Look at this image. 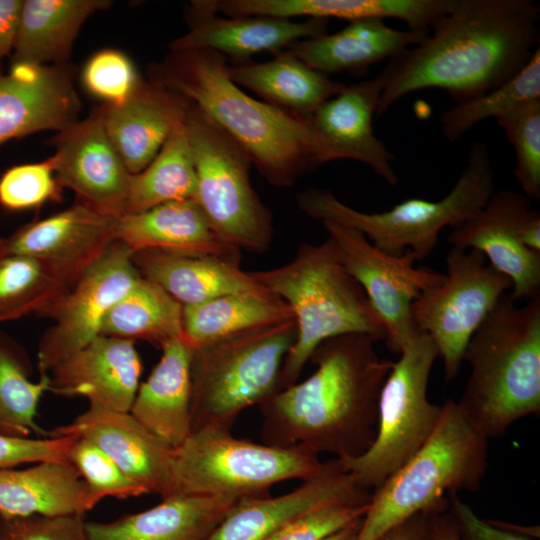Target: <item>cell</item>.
Listing matches in <instances>:
<instances>
[{
  "mask_svg": "<svg viewBox=\"0 0 540 540\" xmlns=\"http://www.w3.org/2000/svg\"><path fill=\"white\" fill-rule=\"evenodd\" d=\"M539 15L531 0H455L421 43L381 71L376 114L422 89H443L458 103L501 85L539 48Z\"/></svg>",
  "mask_w": 540,
  "mask_h": 540,
  "instance_id": "obj_1",
  "label": "cell"
},
{
  "mask_svg": "<svg viewBox=\"0 0 540 540\" xmlns=\"http://www.w3.org/2000/svg\"><path fill=\"white\" fill-rule=\"evenodd\" d=\"M363 334L328 339L313 352L315 371L258 405L262 443L302 445L336 458L356 457L373 443L382 386L393 362Z\"/></svg>",
  "mask_w": 540,
  "mask_h": 540,
  "instance_id": "obj_2",
  "label": "cell"
},
{
  "mask_svg": "<svg viewBox=\"0 0 540 540\" xmlns=\"http://www.w3.org/2000/svg\"><path fill=\"white\" fill-rule=\"evenodd\" d=\"M227 60L206 49L171 52L154 79L214 121L277 188H289L305 173L337 160L310 121L242 91L228 75Z\"/></svg>",
  "mask_w": 540,
  "mask_h": 540,
  "instance_id": "obj_3",
  "label": "cell"
},
{
  "mask_svg": "<svg viewBox=\"0 0 540 540\" xmlns=\"http://www.w3.org/2000/svg\"><path fill=\"white\" fill-rule=\"evenodd\" d=\"M470 375L457 402L487 440L540 412V295H503L467 344Z\"/></svg>",
  "mask_w": 540,
  "mask_h": 540,
  "instance_id": "obj_4",
  "label": "cell"
},
{
  "mask_svg": "<svg viewBox=\"0 0 540 540\" xmlns=\"http://www.w3.org/2000/svg\"><path fill=\"white\" fill-rule=\"evenodd\" d=\"M251 273L286 302L296 324L278 391L297 382L313 352L328 339L363 334L386 340L384 324L362 287L339 262L328 238L319 244L301 243L288 263Z\"/></svg>",
  "mask_w": 540,
  "mask_h": 540,
  "instance_id": "obj_5",
  "label": "cell"
},
{
  "mask_svg": "<svg viewBox=\"0 0 540 540\" xmlns=\"http://www.w3.org/2000/svg\"><path fill=\"white\" fill-rule=\"evenodd\" d=\"M488 440L447 400L426 442L374 490L357 540H377L409 517L448 505V496L480 489Z\"/></svg>",
  "mask_w": 540,
  "mask_h": 540,
  "instance_id": "obj_6",
  "label": "cell"
},
{
  "mask_svg": "<svg viewBox=\"0 0 540 540\" xmlns=\"http://www.w3.org/2000/svg\"><path fill=\"white\" fill-rule=\"evenodd\" d=\"M494 192L489 149L483 142H475L466 168L450 192L439 201L411 198L390 210L367 213L341 202L329 190L309 188L297 195V205L313 219L358 230L385 253L401 255L409 250L418 261L431 254L444 228L460 227Z\"/></svg>",
  "mask_w": 540,
  "mask_h": 540,
  "instance_id": "obj_7",
  "label": "cell"
},
{
  "mask_svg": "<svg viewBox=\"0 0 540 540\" xmlns=\"http://www.w3.org/2000/svg\"><path fill=\"white\" fill-rule=\"evenodd\" d=\"M323 463L319 454L302 445L276 447L237 438L231 430L205 427L174 448L171 487L166 498L264 497L277 483L315 477Z\"/></svg>",
  "mask_w": 540,
  "mask_h": 540,
  "instance_id": "obj_8",
  "label": "cell"
},
{
  "mask_svg": "<svg viewBox=\"0 0 540 540\" xmlns=\"http://www.w3.org/2000/svg\"><path fill=\"white\" fill-rule=\"evenodd\" d=\"M295 338L291 319L193 350L191 431L231 430L242 411L275 394Z\"/></svg>",
  "mask_w": 540,
  "mask_h": 540,
  "instance_id": "obj_9",
  "label": "cell"
},
{
  "mask_svg": "<svg viewBox=\"0 0 540 540\" xmlns=\"http://www.w3.org/2000/svg\"><path fill=\"white\" fill-rule=\"evenodd\" d=\"M185 130L196 173L195 200L215 233L239 250L265 253L273 240V218L251 184L249 155L190 103Z\"/></svg>",
  "mask_w": 540,
  "mask_h": 540,
  "instance_id": "obj_10",
  "label": "cell"
},
{
  "mask_svg": "<svg viewBox=\"0 0 540 540\" xmlns=\"http://www.w3.org/2000/svg\"><path fill=\"white\" fill-rule=\"evenodd\" d=\"M382 386L372 445L361 455L338 459L355 482L376 489L426 442L442 413L427 386L438 357L430 336L418 330L402 347Z\"/></svg>",
  "mask_w": 540,
  "mask_h": 540,
  "instance_id": "obj_11",
  "label": "cell"
},
{
  "mask_svg": "<svg viewBox=\"0 0 540 540\" xmlns=\"http://www.w3.org/2000/svg\"><path fill=\"white\" fill-rule=\"evenodd\" d=\"M511 288V280L481 252L452 248L443 281L412 303L413 321L433 340L446 381L458 375L471 337Z\"/></svg>",
  "mask_w": 540,
  "mask_h": 540,
  "instance_id": "obj_12",
  "label": "cell"
},
{
  "mask_svg": "<svg viewBox=\"0 0 540 540\" xmlns=\"http://www.w3.org/2000/svg\"><path fill=\"white\" fill-rule=\"evenodd\" d=\"M339 262L362 287L386 329V343L400 353L419 330L412 318V303L440 284L444 274L416 268L411 251L391 255L372 245L358 230L322 222Z\"/></svg>",
  "mask_w": 540,
  "mask_h": 540,
  "instance_id": "obj_13",
  "label": "cell"
},
{
  "mask_svg": "<svg viewBox=\"0 0 540 540\" xmlns=\"http://www.w3.org/2000/svg\"><path fill=\"white\" fill-rule=\"evenodd\" d=\"M140 278L132 252L114 241L105 252L42 315L53 325L42 335L37 351L40 374L101 336L109 310Z\"/></svg>",
  "mask_w": 540,
  "mask_h": 540,
  "instance_id": "obj_14",
  "label": "cell"
},
{
  "mask_svg": "<svg viewBox=\"0 0 540 540\" xmlns=\"http://www.w3.org/2000/svg\"><path fill=\"white\" fill-rule=\"evenodd\" d=\"M540 225L539 211L530 208L524 194L500 190L447 241L452 248L481 252L489 264L512 282V300L540 295V253L524 244L528 233Z\"/></svg>",
  "mask_w": 540,
  "mask_h": 540,
  "instance_id": "obj_15",
  "label": "cell"
},
{
  "mask_svg": "<svg viewBox=\"0 0 540 540\" xmlns=\"http://www.w3.org/2000/svg\"><path fill=\"white\" fill-rule=\"evenodd\" d=\"M50 157L62 188L112 218L125 214L131 173L110 141L99 109L59 132Z\"/></svg>",
  "mask_w": 540,
  "mask_h": 540,
  "instance_id": "obj_16",
  "label": "cell"
},
{
  "mask_svg": "<svg viewBox=\"0 0 540 540\" xmlns=\"http://www.w3.org/2000/svg\"><path fill=\"white\" fill-rule=\"evenodd\" d=\"M115 222L78 201L0 238V252L38 258L72 285L115 241Z\"/></svg>",
  "mask_w": 540,
  "mask_h": 540,
  "instance_id": "obj_17",
  "label": "cell"
},
{
  "mask_svg": "<svg viewBox=\"0 0 540 540\" xmlns=\"http://www.w3.org/2000/svg\"><path fill=\"white\" fill-rule=\"evenodd\" d=\"M371 495L335 458L290 492L239 500L206 540H266L304 513L331 504H367Z\"/></svg>",
  "mask_w": 540,
  "mask_h": 540,
  "instance_id": "obj_18",
  "label": "cell"
},
{
  "mask_svg": "<svg viewBox=\"0 0 540 540\" xmlns=\"http://www.w3.org/2000/svg\"><path fill=\"white\" fill-rule=\"evenodd\" d=\"M80 103L62 65L12 63L0 69V144L32 133L61 132L78 121Z\"/></svg>",
  "mask_w": 540,
  "mask_h": 540,
  "instance_id": "obj_19",
  "label": "cell"
},
{
  "mask_svg": "<svg viewBox=\"0 0 540 540\" xmlns=\"http://www.w3.org/2000/svg\"><path fill=\"white\" fill-rule=\"evenodd\" d=\"M191 20L189 31L168 45L171 52L206 49L240 63L256 53L275 54L297 41L326 34L328 26V20L314 18L305 21L267 16L222 18L217 15L215 0L193 1Z\"/></svg>",
  "mask_w": 540,
  "mask_h": 540,
  "instance_id": "obj_20",
  "label": "cell"
},
{
  "mask_svg": "<svg viewBox=\"0 0 540 540\" xmlns=\"http://www.w3.org/2000/svg\"><path fill=\"white\" fill-rule=\"evenodd\" d=\"M76 435L107 453L148 493L168 496L174 448L146 430L129 412L89 405L72 422L48 431L49 437Z\"/></svg>",
  "mask_w": 540,
  "mask_h": 540,
  "instance_id": "obj_21",
  "label": "cell"
},
{
  "mask_svg": "<svg viewBox=\"0 0 540 540\" xmlns=\"http://www.w3.org/2000/svg\"><path fill=\"white\" fill-rule=\"evenodd\" d=\"M141 373L133 341L99 336L47 373L48 392L84 396L91 406L129 412Z\"/></svg>",
  "mask_w": 540,
  "mask_h": 540,
  "instance_id": "obj_22",
  "label": "cell"
},
{
  "mask_svg": "<svg viewBox=\"0 0 540 540\" xmlns=\"http://www.w3.org/2000/svg\"><path fill=\"white\" fill-rule=\"evenodd\" d=\"M189 103L158 80H140L122 103L99 108L105 131L131 174L142 171L173 130L185 121Z\"/></svg>",
  "mask_w": 540,
  "mask_h": 540,
  "instance_id": "obj_23",
  "label": "cell"
},
{
  "mask_svg": "<svg viewBox=\"0 0 540 540\" xmlns=\"http://www.w3.org/2000/svg\"><path fill=\"white\" fill-rule=\"evenodd\" d=\"M383 87V76L344 85L322 103L310 123L338 159H353L369 166L390 185L398 183L393 154L373 131V117Z\"/></svg>",
  "mask_w": 540,
  "mask_h": 540,
  "instance_id": "obj_24",
  "label": "cell"
},
{
  "mask_svg": "<svg viewBox=\"0 0 540 540\" xmlns=\"http://www.w3.org/2000/svg\"><path fill=\"white\" fill-rule=\"evenodd\" d=\"M115 241L133 253L160 251L240 261V250L215 233L195 199L167 202L116 218Z\"/></svg>",
  "mask_w": 540,
  "mask_h": 540,
  "instance_id": "obj_25",
  "label": "cell"
},
{
  "mask_svg": "<svg viewBox=\"0 0 540 540\" xmlns=\"http://www.w3.org/2000/svg\"><path fill=\"white\" fill-rule=\"evenodd\" d=\"M239 499L179 495L110 522L85 523V540H206Z\"/></svg>",
  "mask_w": 540,
  "mask_h": 540,
  "instance_id": "obj_26",
  "label": "cell"
},
{
  "mask_svg": "<svg viewBox=\"0 0 540 540\" xmlns=\"http://www.w3.org/2000/svg\"><path fill=\"white\" fill-rule=\"evenodd\" d=\"M141 277L157 284L182 306L234 293L272 294L240 267L239 260L160 251L132 254Z\"/></svg>",
  "mask_w": 540,
  "mask_h": 540,
  "instance_id": "obj_27",
  "label": "cell"
},
{
  "mask_svg": "<svg viewBox=\"0 0 540 540\" xmlns=\"http://www.w3.org/2000/svg\"><path fill=\"white\" fill-rule=\"evenodd\" d=\"M162 355L139 385L129 413L150 433L177 448L191 431L193 350L182 339L161 347Z\"/></svg>",
  "mask_w": 540,
  "mask_h": 540,
  "instance_id": "obj_28",
  "label": "cell"
},
{
  "mask_svg": "<svg viewBox=\"0 0 540 540\" xmlns=\"http://www.w3.org/2000/svg\"><path fill=\"white\" fill-rule=\"evenodd\" d=\"M455 0H215L217 12L230 17L267 16L291 19L331 18L350 22L396 18L411 30L429 32Z\"/></svg>",
  "mask_w": 540,
  "mask_h": 540,
  "instance_id": "obj_29",
  "label": "cell"
},
{
  "mask_svg": "<svg viewBox=\"0 0 540 540\" xmlns=\"http://www.w3.org/2000/svg\"><path fill=\"white\" fill-rule=\"evenodd\" d=\"M429 32L399 30L382 19L350 22L333 34H323L291 44L288 48L311 68L328 75L354 72L384 59H392L421 43Z\"/></svg>",
  "mask_w": 540,
  "mask_h": 540,
  "instance_id": "obj_30",
  "label": "cell"
},
{
  "mask_svg": "<svg viewBox=\"0 0 540 540\" xmlns=\"http://www.w3.org/2000/svg\"><path fill=\"white\" fill-rule=\"evenodd\" d=\"M94 507L87 485L70 463L0 469L1 515H85Z\"/></svg>",
  "mask_w": 540,
  "mask_h": 540,
  "instance_id": "obj_31",
  "label": "cell"
},
{
  "mask_svg": "<svg viewBox=\"0 0 540 540\" xmlns=\"http://www.w3.org/2000/svg\"><path fill=\"white\" fill-rule=\"evenodd\" d=\"M227 70L235 84L308 121L322 103L345 85L311 68L288 49L275 53L267 62L228 65Z\"/></svg>",
  "mask_w": 540,
  "mask_h": 540,
  "instance_id": "obj_32",
  "label": "cell"
},
{
  "mask_svg": "<svg viewBox=\"0 0 540 540\" xmlns=\"http://www.w3.org/2000/svg\"><path fill=\"white\" fill-rule=\"evenodd\" d=\"M107 0H24L12 63L62 65L84 22Z\"/></svg>",
  "mask_w": 540,
  "mask_h": 540,
  "instance_id": "obj_33",
  "label": "cell"
},
{
  "mask_svg": "<svg viewBox=\"0 0 540 540\" xmlns=\"http://www.w3.org/2000/svg\"><path fill=\"white\" fill-rule=\"evenodd\" d=\"M294 319L274 294L234 293L183 306L182 340L192 350Z\"/></svg>",
  "mask_w": 540,
  "mask_h": 540,
  "instance_id": "obj_34",
  "label": "cell"
},
{
  "mask_svg": "<svg viewBox=\"0 0 540 540\" xmlns=\"http://www.w3.org/2000/svg\"><path fill=\"white\" fill-rule=\"evenodd\" d=\"M183 306L157 284L140 278L109 310L101 336L158 346L182 339Z\"/></svg>",
  "mask_w": 540,
  "mask_h": 540,
  "instance_id": "obj_35",
  "label": "cell"
},
{
  "mask_svg": "<svg viewBox=\"0 0 540 540\" xmlns=\"http://www.w3.org/2000/svg\"><path fill=\"white\" fill-rule=\"evenodd\" d=\"M195 197L196 173L184 121L173 130L155 158L142 171L131 175L125 213Z\"/></svg>",
  "mask_w": 540,
  "mask_h": 540,
  "instance_id": "obj_36",
  "label": "cell"
},
{
  "mask_svg": "<svg viewBox=\"0 0 540 540\" xmlns=\"http://www.w3.org/2000/svg\"><path fill=\"white\" fill-rule=\"evenodd\" d=\"M32 364L26 351L0 331V434L29 437L32 433L48 436L38 426L39 402L48 392V375L37 382L30 379Z\"/></svg>",
  "mask_w": 540,
  "mask_h": 540,
  "instance_id": "obj_37",
  "label": "cell"
},
{
  "mask_svg": "<svg viewBox=\"0 0 540 540\" xmlns=\"http://www.w3.org/2000/svg\"><path fill=\"white\" fill-rule=\"evenodd\" d=\"M70 286L38 258L0 252V324L30 314L42 316Z\"/></svg>",
  "mask_w": 540,
  "mask_h": 540,
  "instance_id": "obj_38",
  "label": "cell"
},
{
  "mask_svg": "<svg viewBox=\"0 0 540 540\" xmlns=\"http://www.w3.org/2000/svg\"><path fill=\"white\" fill-rule=\"evenodd\" d=\"M534 99H540V48L509 80L444 111L440 117L442 132L449 142L457 141L478 123L489 118L497 120Z\"/></svg>",
  "mask_w": 540,
  "mask_h": 540,
  "instance_id": "obj_39",
  "label": "cell"
},
{
  "mask_svg": "<svg viewBox=\"0 0 540 540\" xmlns=\"http://www.w3.org/2000/svg\"><path fill=\"white\" fill-rule=\"evenodd\" d=\"M68 461L87 485L94 506L105 497L126 499L149 494L142 485L128 477L107 453L86 438L75 435Z\"/></svg>",
  "mask_w": 540,
  "mask_h": 540,
  "instance_id": "obj_40",
  "label": "cell"
},
{
  "mask_svg": "<svg viewBox=\"0 0 540 540\" xmlns=\"http://www.w3.org/2000/svg\"><path fill=\"white\" fill-rule=\"evenodd\" d=\"M497 123L515 149V177L529 199H540V99L527 101Z\"/></svg>",
  "mask_w": 540,
  "mask_h": 540,
  "instance_id": "obj_41",
  "label": "cell"
},
{
  "mask_svg": "<svg viewBox=\"0 0 540 540\" xmlns=\"http://www.w3.org/2000/svg\"><path fill=\"white\" fill-rule=\"evenodd\" d=\"M61 190L50 158L16 165L0 177V206L9 211L35 208L59 199Z\"/></svg>",
  "mask_w": 540,
  "mask_h": 540,
  "instance_id": "obj_42",
  "label": "cell"
},
{
  "mask_svg": "<svg viewBox=\"0 0 540 540\" xmlns=\"http://www.w3.org/2000/svg\"><path fill=\"white\" fill-rule=\"evenodd\" d=\"M82 77L87 90L107 105L125 101L141 80L130 59L112 49L94 54L86 63Z\"/></svg>",
  "mask_w": 540,
  "mask_h": 540,
  "instance_id": "obj_43",
  "label": "cell"
},
{
  "mask_svg": "<svg viewBox=\"0 0 540 540\" xmlns=\"http://www.w3.org/2000/svg\"><path fill=\"white\" fill-rule=\"evenodd\" d=\"M367 504H331L304 513L284 524L266 540H323L367 512Z\"/></svg>",
  "mask_w": 540,
  "mask_h": 540,
  "instance_id": "obj_44",
  "label": "cell"
},
{
  "mask_svg": "<svg viewBox=\"0 0 540 540\" xmlns=\"http://www.w3.org/2000/svg\"><path fill=\"white\" fill-rule=\"evenodd\" d=\"M85 515L4 516L0 540H85Z\"/></svg>",
  "mask_w": 540,
  "mask_h": 540,
  "instance_id": "obj_45",
  "label": "cell"
},
{
  "mask_svg": "<svg viewBox=\"0 0 540 540\" xmlns=\"http://www.w3.org/2000/svg\"><path fill=\"white\" fill-rule=\"evenodd\" d=\"M75 435L23 438L0 434V469L44 461L69 463V449Z\"/></svg>",
  "mask_w": 540,
  "mask_h": 540,
  "instance_id": "obj_46",
  "label": "cell"
},
{
  "mask_svg": "<svg viewBox=\"0 0 540 540\" xmlns=\"http://www.w3.org/2000/svg\"><path fill=\"white\" fill-rule=\"evenodd\" d=\"M448 512L462 540H532L495 521H484L456 493L448 496Z\"/></svg>",
  "mask_w": 540,
  "mask_h": 540,
  "instance_id": "obj_47",
  "label": "cell"
},
{
  "mask_svg": "<svg viewBox=\"0 0 540 540\" xmlns=\"http://www.w3.org/2000/svg\"><path fill=\"white\" fill-rule=\"evenodd\" d=\"M23 0H0V62L13 51Z\"/></svg>",
  "mask_w": 540,
  "mask_h": 540,
  "instance_id": "obj_48",
  "label": "cell"
},
{
  "mask_svg": "<svg viewBox=\"0 0 540 540\" xmlns=\"http://www.w3.org/2000/svg\"><path fill=\"white\" fill-rule=\"evenodd\" d=\"M433 510L409 517L385 532L377 540H430L429 518Z\"/></svg>",
  "mask_w": 540,
  "mask_h": 540,
  "instance_id": "obj_49",
  "label": "cell"
},
{
  "mask_svg": "<svg viewBox=\"0 0 540 540\" xmlns=\"http://www.w3.org/2000/svg\"><path fill=\"white\" fill-rule=\"evenodd\" d=\"M430 540H462L448 512V506L433 510L429 518Z\"/></svg>",
  "mask_w": 540,
  "mask_h": 540,
  "instance_id": "obj_50",
  "label": "cell"
},
{
  "mask_svg": "<svg viewBox=\"0 0 540 540\" xmlns=\"http://www.w3.org/2000/svg\"><path fill=\"white\" fill-rule=\"evenodd\" d=\"M362 519H358L323 540H357Z\"/></svg>",
  "mask_w": 540,
  "mask_h": 540,
  "instance_id": "obj_51",
  "label": "cell"
}]
</instances>
